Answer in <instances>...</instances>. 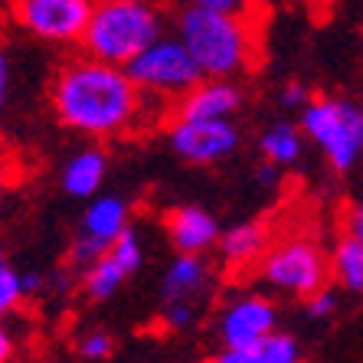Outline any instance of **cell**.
I'll return each mask as SVG.
<instances>
[{"label":"cell","instance_id":"obj_1","mask_svg":"<svg viewBox=\"0 0 363 363\" xmlns=\"http://www.w3.org/2000/svg\"><path fill=\"white\" fill-rule=\"evenodd\" d=\"M50 105L62 128L82 138H121L151 121V101L128 76V69L72 56L50 82Z\"/></svg>","mask_w":363,"mask_h":363},{"label":"cell","instance_id":"obj_2","mask_svg":"<svg viewBox=\"0 0 363 363\" xmlns=\"http://www.w3.org/2000/svg\"><path fill=\"white\" fill-rule=\"evenodd\" d=\"M174 26L206 79H236L252 66L255 36L242 13H216L184 4Z\"/></svg>","mask_w":363,"mask_h":363},{"label":"cell","instance_id":"obj_3","mask_svg":"<svg viewBox=\"0 0 363 363\" xmlns=\"http://www.w3.org/2000/svg\"><path fill=\"white\" fill-rule=\"evenodd\" d=\"M164 36V13L157 4H108L99 0L92 23L82 36V52L99 62L128 69Z\"/></svg>","mask_w":363,"mask_h":363},{"label":"cell","instance_id":"obj_4","mask_svg":"<svg viewBox=\"0 0 363 363\" xmlns=\"http://www.w3.org/2000/svg\"><path fill=\"white\" fill-rule=\"evenodd\" d=\"M304 138L324 154L337 174H350L363 164L360 151V105L337 95H314L311 105L298 115Z\"/></svg>","mask_w":363,"mask_h":363},{"label":"cell","instance_id":"obj_5","mask_svg":"<svg viewBox=\"0 0 363 363\" xmlns=\"http://www.w3.org/2000/svg\"><path fill=\"white\" fill-rule=\"evenodd\" d=\"M259 281L279 295L308 298L328 288L330 281V252H324L311 236H285L272 242L265 259L259 262Z\"/></svg>","mask_w":363,"mask_h":363},{"label":"cell","instance_id":"obj_6","mask_svg":"<svg viewBox=\"0 0 363 363\" xmlns=\"http://www.w3.org/2000/svg\"><path fill=\"white\" fill-rule=\"evenodd\" d=\"M128 76L135 79V85L151 101L170 105V108L206 79L203 69L196 66L194 52L186 50L177 33L174 36L164 33L151 50H144L141 56L128 66Z\"/></svg>","mask_w":363,"mask_h":363},{"label":"cell","instance_id":"obj_7","mask_svg":"<svg viewBox=\"0 0 363 363\" xmlns=\"http://www.w3.org/2000/svg\"><path fill=\"white\" fill-rule=\"evenodd\" d=\"M99 0H10V20L50 46H76L92 23Z\"/></svg>","mask_w":363,"mask_h":363},{"label":"cell","instance_id":"obj_8","mask_svg":"<svg viewBox=\"0 0 363 363\" xmlns=\"http://www.w3.org/2000/svg\"><path fill=\"white\" fill-rule=\"evenodd\" d=\"M131 229V203L118 194H99L89 200L82 220H79V233L69 242V259L79 269H89L108 252Z\"/></svg>","mask_w":363,"mask_h":363},{"label":"cell","instance_id":"obj_9","mask_svg":"<svg viewBox=\"0 0 363 363\" xmlns=\"http://www.w3.org/2000/svg\"><path fill=\"white\" fill-rule=\"evenodd\" d=\"M279 334V304L265 291H242L229 298L216 321V337L229 350H255Z\"/></svg>","mask_w":363,"mask_h":363},{"label":"cell","instance_id":"obj_10","mask_svg":"<svg viewBox=\"0 0 363 363\" xmlns=\"http://www.w3.org/2000/svg\"><path fill=\"white\" fill-rule=\"evenodd\" d=\"M239 144H242V135H239L236 121H167V147L194 167L229 161L239 151Z\"/></svg>","mask_w":363,"mask_h":363},{"label":"cell","instance_id":"obj_11","mask_svg":"<svg viewBox=\"0 0 363 363\" xmlns=\"http://www.w3.org/2000/svg\"><path fill=\"white\" fill-rule=\"evenodd\" d=\"M141 265H144V242H141V236H138V229L131 226L118 242L111 245L108 252L101 255L99 262L82 269L79 288H82V295L92 304L111 301V298L125 288V281L141 272Z\"/></svg>","mask_w":363,"mask_h":363},{"label":"cell","instance_id":"obj_12","mask_svg":"<svg viewBox=\"0 0 363 363\" xmlns=\"http://www.w3.org/2000/svg\"><path fill=\"white\" fill-rule=\"evenodd\" d=\"M164 233H167V242L174 245L177 255H206L213 249H220L223 239L220 220L206 206H196V203H184V206L167 210Z\"/></svg>","mask_w":363,"mask_h":363},{"label":"cell","instance_id":"obj_13","mask_svg":"<svg viewBox=\"0 0 363 363\" xmlns=\"http://www.w3.org/2000/svg\"><path fill=\"white\" fill-rule=\"evenodd\" d=\"M242 105H245V95L236 79H203L194 92H186L184 99L174 105V115H170V118L236 121Z\"/></svg>","mask_w":363,"mask_h":363},{"label":"cell","instance_id":"obj_14","mask_svg":"<svg viewBox=\"0 0 363 363\" xmlns=\"http://www.w3.org/2000/svg\"><path fill=\"white\" fill-rule=\"evenodd\" d=\"M213 285H216V269L206 255H174L161 275V304L194 301L206 308Z\"/></svg>","mask_w":363,"mask_h":363},{"label":"cell","instance_id":"obj_15","mask_svg":"<svg viewBox=\"0 0 363 363\" xmlns=\"http://www.w3.org/2000/svg\"><path fill=\"white\" fill-rule=\"evenodd\" d=\"M272 249L269 229L259 220H245L236 226L223 229L220 239V259L226 269L245 272V269H259V262L265 259V252Z\"/></svg>","mask_w":363,"mask_h":363},{"label":"cell","instance_id":"obj_16","mask_svg":"<svg viewBox=\"0 0 363 363\" xmlns=\"http://www.w3.org/2000/svg\"><path fill=\"white\" fill-rule=\"evenodd\" d=\"M108 177V154L101 151L99 144H89V147H79L66 164H62L60 184L69 196L76 200H95Z\"/></svg>","mask_w":363,"mask_h":363},{"label":"cell","instance_id":"obj_17","mask_svg":"<svg viewBox=\"0 0 363 363\" xmlns=\"http://www.w3.org/2000/svg\"><path fill=\"white\" fill-rule=\"evenodd\" d=\"M259 151L262 161L279 164L281 170L301 161L304 154V131L298 121H275L259 135Z\"/></svg>","mask_w":363,"mask_h":363},{"label":"cell","instance_id":"obj_18","mask_svg":"<svg viewBox=\"0 0 363 363\" xmlns=\"http://www.w3.org/2000/svg\"><path fill=\"white\" fill-rule=\"evenodd\" d=\"M330 279L350 295H363V242L340 236L330 249Z\"/></svg>","mask_w":363,"mask_h":363},{"label":"cell","instance_id":"obj_19","mask_svg":"<svg viewBox=\"0 0 363 363\" xmlns=\"http://www.w3.org/2000/svg\"><path fill=\"white\" fill-rule=\"evenodd\" d=\"M259 354V363H304V354H301V344H298L295 334H272L262 347H255Z\"/></svg>","mask_w":363,"mask_h":363},{"label":"cell","instance_id":"obj_20","mask_svg":"<svg viewBox=\"0 0 363 363\" xmlns=\"http://www.w3.org/2000/svg\"><path fill=\"white\" fill-rule=\"evenodd\" d=\"M76 354L89 363H105L111 354H115V337H111L105 328L82 330L76 340Z\"/></svg>","mask_w":363,"mask_h":363},{"label":"cell","instance_id":"obj_21","mask_svg":"<svg viewBox=\"0 0 363 363\" xmlns=\"http://www.w3.org/2000/svg\"><path fill=\"white\" fill-rule=\"evenodd\" d=\"M203 318V304H194V301H167L161 304V324L167 330H194Z\"/></svg>","mask_w":363,"mask_h":363},{"label":"cell","instance_id":"obj_22","mask_svg":"<svg viewBox=\"0 0 363 363\" xmlns=\"http://www.w3.org/2000/svg\"><path fill=\"white\" fill-rule=\"evenodd\" d=\"M23 301H26L23 272L13 269L10 262H0V311H4V314L17 311Z\"/></svg>","mask_w":363,"mask_h":363},{"label":"cell","instance_id":"obj_23","mask_svg":"<svg viewBox=\"0 0 363 363\" xmlns=\"http://www.w3.org/2000/svg\"><path fill=\"white\" fill-rule=\"evenodd\" d=\"M334 311H337V291L334 288H321V291H314L308 301H304V314L311 318V321H328V318H334Z\"/></svg>","mask_w":363,"mask_h":363},{"label":"cell","instance_id":"obj_24","mask_svg":"<svg viewBox=\"0 0 363 363\" xmlns=\"http://www.w3.org/2000/svg\"><path fill=\"white\" fill-rule=\"evenodd\" d=\"M311 99H314L311 89H308L304 82H298V79L285 82V85H281V92H279V105H281V108L298 111V115H301V111L311 105Z\"/></svg>","mask_w":363,"mask_h":363},{"label":"cell","instance_id":"obj_25","mask_svg":"<svg viewBox=\"0 0 363 363\" xmlns=\"http://www.w3.org/2000/svg\"><path fill=\"white\" fill-rule=\"evenodd\" d=\"M340 229H344V236L363 242V200H354L344 206V213H340Z\"/></svg>","mask_w":363,"mask_h":363},{"label":"cell","instance_id":"obj_26","mask_svg":"<svg viewBox=\"0 0 363 363\" xmlns=\"http://www.w3.org/2000/svg\"><path fill=\"white\" fill-rule=\"evenodd\" d=\"M186 7L216 10V13H242L249 7V0H186Z\"/></svg>","mask_w":363,"mask_h":363},{"label":"cell","instance_id":"obj_27","mask_svg":"<svg viewBox=\"0 0 363 363\" xmlns=\"http://www.w3.org/2000/svg\"><path fill=\"white\" fill-rule=\"evenodd\" d=\"M210 363H259V354L255 350H229V347H223Z\"/></svg>","mask_w":363,"mask_h":363},{"label":"cell","instance_id":"obj_28","mask_svg":"<svg viewBox=\"0 0 363 363\" xmlns=\"http://www.w3.org/2000/svg\"><path fill=\"white\" fill-rule=\"evenodd\" d=\"M279 177H281L279 164H272V161H259V164H255V180H259L262 186H275V184H279Z\"/></svg>","mask_w":363,"mask_h":363},{"label":"cell","instance_id":"obj_29","mask_svg":"<svg viewBox=\"0 0 363 363\" xmlns=\"http://www.w3.org/2000/svg\"><path fill=\"white\" fill-rule=\"evenodd\" d=\"M10 82H13V72H10V52H4V60H0V99H4V105H10Z\"/></svg>","mask_w":363,"mask_h":363},{"label":"cell","instance_id":"obj_30","mask_svg":"<svg viewBox=\"0 0 363 363\" xmlns=\"http://www.w3.org/2000/svg\"><path fill=\"white\" fill-rule=\"evenodd\" d=\"M10 357H13V337H10V330H4L0 334V360L10 363Z\"/></svg>","mask_w":363,"mask_h":363},{"label":"cell","instance_id":"obj_31","mask_svg":"<svg viewBox=\"0 0 363 363\" xmlns=\"http://www.w3.org/2000/svg\"><path fill=\"white\" fill-rule=\"evenodd\" d=\"M108 4H157V0H108Z\"/></svg>","mask_w":363,"mask_h":363},{"label":"cell","instance_id":"obj_32","mask_svg":"<svg viewBox=\"0 0 363 363\" xmlns=\"http://www.w3.org/2000/svg\"><path fill=\"white\" fill-rule=\"evenodd\" d=\"M360 151H363V105H360Z\"/></svg>","mask_w":363,"mask_h":363}]
</instances>
